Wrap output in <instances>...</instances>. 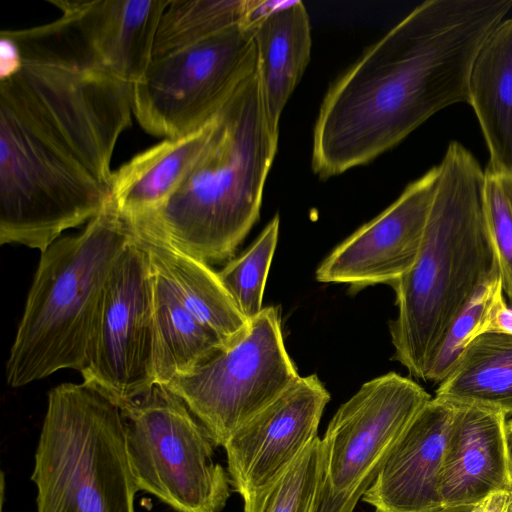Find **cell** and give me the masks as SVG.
Here are the masks:
<instances>
[{
    "mask_svg": "<svg viewBox=\"0 0 512 512\" xmlns=\"http://www.w3.org/2000/svg\"><path fill=\"white\" fill-rule=\"evenodd\" d=\"M483 212L503 290L512 304V174L485 169Z\"/></svg>",
    "mask_w": 512,
    "mask_h": 512,
    "instance_id": "4316f807",
    "label": "cell"
},
{
    "mask_svg": "<svg viewBox=\"0 0 512 512\" xmlns=\"http://www.w3.org/2000/svg\"><path fill=\"white\" fill-rule=\"evenodd\" d=\"M439 174V165L432 167L339 244L319 265L317 281L346 283L355 290L395 284L419 255Z\"/></svg>",
    "mask_w": 512,
    "mask_h": 512,
    "instance_id": "5bb4252c",
    "label": "cell"
},
{
    "mask_svg": "<svg viewBox=\"0 0 512 512\" xmlns=\"http://www.w3.org/2000/svg\"><path fill=\"white\" fill-rule=\"evenodd\" d=\"M485 333H500L512 336V307L506 300L497 305L486 327Z\"/></svg>",
    "mask_w": 512,
    "mask_h": 512,
    "instance_id": "f1b7e54d",
    "label": "cell"
},
{
    "mask_svg": "<svg viewBox=\"0 0 512 512\" xmlns=\"http://www.w3.org/2000/svg\"><path fill=\"white\" fill-rule=\"evenodd\" d=\"M0 35V80H4L21 69L23 58L18 45L8 36Z\"/></svg>",
    "mask_w": 512,
    "mask_h": 512,
    "instance_id": "83f0119b",
    "label": "cell"
},
{
    "mask_svg": "<svg viewBox=\"0 0 512 512\" xmlns=\"http://www.w3.org/2000/svg\"><path fill=\"white\" fill-rule=\"evenodd\" d=\"M419 255L393 288L397 316L389 324L393 359L425 381L452 323L498 272L483 212L485 170L451 141Z\"/></svg>",
    "mask_w": 512,
    "mask_h": 512,
    "instance_id": "3957f363",
    "label": "cell"
},
{
    "mask_svg": "<svg viewBox=\"0 0 512 512\" xmlns=\"http://www.w3.org/2000/svg\"><path fill=\"white\" fill-rule=\"evenodd\" d=\"M257 49L259 84L267 118L279 134L283 109L310 60L311 30L301 1L285 2L251 27Z\"/></svg>",
    "mask_w": 512,
    "mask_h": 512,
    "instance_id": "d6986e66",
    "label": "cell"
},
{
    "mask_svg": "<svg viewBox=\"0 0 512 512\" xmlns=\"http://www.w3.org/2000/svg\"><path fill=\"white\" fill-rule=\"evenodd\" d=\"M431 398L415 381L390 372L364 383L343 403L321 439L312 512H353L402 432Z\"/></svg>",
    "mask_w": 512,
    "mask_h": 512,
    "instance_id": "9c48e42d",
    "label": "cell"
},
{
    "mask_svg": "<svg viewBox=\"0 0 512 512\" xmlns=\"http://www.w3.org/2000/svg\"><path fill=\"white\" fill-rule=\"evenodd\" d=\"M61 16L2 30L22 58L101 71L134 84L152 60L159 20L170 0H49Z\"/></svg>",
    "mask_w": 512,
    "mask_h": 512,
    "instance_id": "8fae6325",
    "label": "cell"
},
{
    "mask_svg": "<svg viewBox=\"0 0 512 512\" xmlns=\"http://www.w3.org/2000/svg\"><path fill=\"white\" fill-rule=\"evenodd\" d=\"M457 406L431 398L415 415L362 496L374 512H439L440 475Z\"/></svg>",
    "mask_w": 512,
    "mask_h": 512,
    "instance_id": "9a60e30c",
    "label": "cell"
},
{
    "mask_svg": "<svg viewBox=\"0 0 512 512\" xmlns=\"http://www.w3.org/2000/svg\"><path fill=\"white\" fill-rule=\"evenodd\" d=\"M132 113V84L101 71L23 58L0 80V243L42 253L93 219Z\"/></svg>",
    "mask_w": 512,
    "mask_h": 512,
    "instance_id": "6da1fadb",
    "label": "cell"
},
{
    "mask_svg": "<svg viewBox=\"0 0 512 512\" xmlns=\"http://www.w3.org/2000/svg\"><path fill=\"white\" fill-rule=\"evenodd\" d=\"M249 0H170L156 30L152 59L244 25Z\"/></svg>",
    "mask_w": 512,
    "mask_h": 512,
    "instance_id": "603a6c76",
    "label": "cell"
},
{
    "mask_svg": "<svg viewBox=\"0 0 512 512\" xmlns=\"http://www.w3.org/2000/svg\"><path fill=\"white\" fill-rule=\"evenodd\" d=\"M470 512H512V491L492 493L472 506Z\"/></svg>",
    "mask_w": 512,
    "mask_h": 512,
    "instance_id": "f546056e",
    "label": "cell"
},
{
    "mask_svg": "<svg viewBox=\"0 0 512 512\" xmlns=\"http://www.w3.org/2000/svg\"><path fill=\"white\" fill-rule=\"evenodd\" d=\"M31 479L37 512H135L121 409L85 382L51 389Z\"/></svg>",
    "mask_w": 512,
    "mask_h": 512,
    "instance_id": "8992f818",
    "label": "cell"
},
{
    "mask_svg": "<svg viewBox=\"0 0 512 512\" xmlns=\"http://www.w3.org/2000/svg\"><path fill=\"white\" fill-rule=\"evenodd\" d=\"M506 441L510 467L512 472V419L506 422Z\"/></svg>",
    "mask_w": 512,
    "mask_h": 512,
    "instance_id": "4dcf8cb0",
    "label": "cell"
},
{
    "mask_svg": "<svg viewBox=\"0 0 512 512\" xmlns=\"http://www.w3.org/2000/svg\"><path fill=\"white\" fill-rule=\"evenodd\" d=\"M299 377L285 348L280 311L269 306L241 340L165 386L186 403L215 446H224Z\"/></svg>",
    "mask_w": 512,
    "mask_h": 512,
    "instance_id": "30bf717a",
    "label": "cell"
},
{
    "mask_svg": "<svg viewBox=\"0 0 512 512\" xmlns=\"http://www.w3.org/2000/svg\"><path fill=\"white\" fill-rule=\"evenodd\" d=\"M256 66L252 30L235 26L153 58L132 84V112L152 136L183 137L207 123Z\"/></svg>",
    "mask_w": 512,
    "mask_h": 512,
    "instance_id": "ba28073f",
    "label": "cell"
},
{
    "mask_svg": "<svg viewBox=\"0 0 512 512\" xmlns=\"http://www.w3.org/2000/svg\"><path fill=\"white\" fill-rule=\"evenodd\" d=\"M329 400L316 374L300 376L228 438L230 485L244 502L277 482L315 441Z\"/></svg>",
    "mask_w": 512,
    "mask_h": 512,
    "instance_id": "4fadbf2b",
    "label": "cell"
},
{
    "mask_svg": "<svg viewBox=\"0 0 512 512\" xmlns=\"http://www.w3.org/2000/svg\"><path fill=\"white\" fill-rule=\"evenodd\" d=\"M512 0H427L367 48L328 89L313 131L325 180L365 165L438 111L469 102L474 60Z\"/></svg>",
    "mask_w": 512,
    "mask_h": 512,
    "instance_id": "7a4b0ae2",
    "label": "cell"
},
{
    "mask_svg": "<svg viewBox=\"0 0 512 512\" xmlns=\"http://www.w3.org/2000/svg\"><path fill=\"white\" fill-rule=\"evenodd\" d=\"M278 135L256 68L215 114L210 137L181 186L161 206L124 218L207 264L231 260L260 215Z\"/></svg>",
    "mask_w": 512,
    "mask_h": 512,
    "instance_id": "277c9868",
    "label": "cell"
},
{
    "mask_svg": "<svg viewBox=\"0 0 512 512\" xmlns=\"http://www.w3.org/2000/svg\"><path fill=\"white\" fill-rule=\"evenodd\" d=\"M132 473L145 491L177 512H221L230 496L228 472L186 403L155 384L121 409Z\"/></svg>",
    "mask_w": 512,
    "mask_h": 512,
    "instance_id": "52a82bcc",
    "label": "cell"
},
{
    "mask_svg": "<svg viewBox=\"0 0 512 512\" xmlns=\"http://www.w3.org/2000/svg\"><path fill=\"white\" fill-rule=\"evenodd\" d=\"M276 214L255 241L218 272L241 314L251 322L262 311V299L279 234Z\"/></svg>",
    "mask_w": 512,
    "mask_h": 512,
    "instance_id": "cb8c5ba5",
    "label": "cell"
},
{
    "mask_svg": "<svg viewBox=\"0 0 512 512\" xmlns=\"http://www.w3.org/2000/svg\"><path fill=\"white\" fill-rule=\"evenodd\" d=\"M504 300L502 280L497 272L477 291L452 323L425 381L439 384L449 375L467 346L485 334L490 316Z\"/></svg>",
    "mask_w": 512,
    "mask_h": 512,
    "instance_id": "d4e9b609",
    "label": "cell"
},
{
    "mask_svg": "<svg viewBox=\"0 0 512 512\" xmlns=\"http://www.w3.org/2000/svg\"><path fill=\"white\" fill-rule=\"evenodd\" d=\"M129 226L136 241L147 252L152 266L163 275L184 307L199 322L226 346L238 342L248 333L250 322L238 310L218 272L162 237Z\"/></svg>",
    "mask_w": 512,
    "mask_h": 512,
    "instance_id": "e0dca14e",
    "label": "cell"
},
{
    "mask_svg": "<svg viewBox=\"0 0 512 512\" xmlns=\"http://www.w3.org/2000/svg\"><path fill=\"white\" fill-rule=\"evenodd\" d=\"M501 412L457 406L440 475L444 508L474 506L492 493L512 491V472Z\"/></svg>",
    "mask_w": 512,
    "mask_h": 512,
    "instance_id": "2e32d148",
    "label": "cell"
},
{
    "mask_svg": "<svg viewBox=\"0 0 512 512\" xmlns=\"http://www.w3.org/2000/svg\"><path fill=\"white\" fill-rule=\"evenodd\" d=\"M468 104L489 150L486 169L512 174V18L503 20L479 50Z\"/></svg>",
    "mask_w": 512,
    "mask_h": 512,
    "instance_id": "ffe728a7",
    "label": "cell"
},
{
    "mask_svg": "<svg viewBox=\"0 0 512 512\" xmlns=\"http://www.w3.org/2000/svg\"><path fill=\"white\" fill-rule=\"evenodd\" d=\"M153 354V268L133 236L105 283L80 373L122 409L155 385Z\"/></svg>",
    "mask_w": 512,
    "mask_h": 512,
    "instance_id": "7c38bea8",
    "label": "cell"
},
{
    "mask_svg": "<svg viewBox=\"0 0 512 512\" xmlns=\"http://www.w3.org/2000/svg\"><path fill=\"white\" fill-rule=\"evenodd\" d=\"M435 397L512 415V336L485 333L465 349Z\"/></svg>",
    "mask_w": 512,
    "mask_h": 512,
    "instance_id": "7402d4cb",
    "label": "cell"
},
{
    "mask_svg": "<svg viewBox=\"0 0 512 512\" xmlns=\"http://www.w3.org/2000/svg\"><path fill=\"white\" fill-rule=\"evenodd\" d=\"M152 268L153 376L155 384L166 385L190 372L226 345L184 307L163 275Z\"/></svg>",
    "mask_w": 512,
    "mask_h": 512,
    "instance_id": "44dd1931",
    "label": "cell"
},
{
    "mask_svg": "<svg viewBox=\"0 0 512 512\" xmlns=\"http://www.w3.org/2000/svg\"><path fill=\"white\" fill-rule=\"evenodd\" d=\"M320 460L321 439L317 437L277 482L244 502V512H312Z\"/></svg>",
    "mask_w": 512,
    "mask_h": 512,
    "instance_id": "484cf974",
    "label": "cell"
},
{
    "mask_svg": "<svg viewBox=\"0 0 512 512\" xmlns=\"http://www.w3.org/2000/svg\"><path fill=\"white\" fill-rule=\"evenodd\" d=\"M132 239L110 195L81 232L41 253L6 364L10 386L84 368L105 283Z\"/></svg>",
    "mask_w": 512,
    "mask_h": 512,
    "instance_id": "5b68a950",
    "label": "cell"
},
{
    "mask_svg": "<svg viewBox=\"0 0 512 512\" xmlns=\"http://www.w3.org/2000/svg\"><path fill=\"white\" fill-rule=\"evenodd\" d=\"M215 115L194 132L165 139L113 172L111 198L126 219L161 206L181 186L202 153Z\"/></svg>",
    "mask_w": 512,
    "mask_h": 512,
    "instance_id": "ac0fdd59",
    "label": "cell"
},
{
    "mask_svg": "<svg viewBox=\"0 0 512 512\" xmlns=\"http://www.w3.org/2000/svg\"><path fill=\"white\" fill-rule=\"evenodd\" d=\"M472 509V506H461V507H454V508H444L440 510L439 512H470Z\"/></svg>",
    "mask_w": 512,
    "mask_h": 512,
    "instance_id": "1f68e13d",
    "label": "cell"
}]
</instances>
